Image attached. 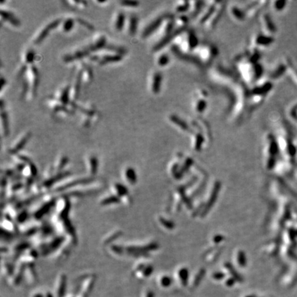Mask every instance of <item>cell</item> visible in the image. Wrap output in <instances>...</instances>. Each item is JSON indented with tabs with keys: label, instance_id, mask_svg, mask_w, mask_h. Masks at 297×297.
<instances>
[{
	"label": "cell",
	"instance_id": "15",
	"mask_svg": "<svg viewBox=\"0 0 297 297\" xmlns=\"http://www.w3.org/2000/svg\"><path fill=\"white\" fill-rule=\"evenodd\" d=\"M163 81L162 73L160 70H154L151 73L149 89L153 94H158L162 89Z\"/></svg>",
	"mask_w": 297,
	"mask_h": 297
},
{
	"label": "cell",
	"instance_id": "22",
	"mask_svg": "<svg viewBox=\"0 0 297 297\" xmlns=\"http://www.w3.org/2000/svg\"><path fill=\"white\" fill-rule=\"evenodd\" d=\"M24 278L29 285H33L37 281V274L34 264L25 266Z\"/></svg>",
	"mask_w": 297,
	"mask_h": 297
},
{
	"label": "cell",
	"instance_id": "25",
	"mask_svg": "<svg viewBox=\"0 0 297 297\" xmlns=\"http://www.w3.org/2000/svg\"><path fill=\"white\" fill-rule=\"evenodd\" d=\"M30 138V133L28 132L26 133L24 136H23V137H21L19 140H18L17 142L11 148L9 149L8 152L10 154H13V155H17L25 147V145L28 142Z\"/></svg>",
	"mask_w": 297,
	"mask_h": 297
},
{
	"label": "cell",
	"instance_id": "13",
	"mask_svg": "<svg viewBox=\"0 0 297 297\" xmlns=\"http://www.w3.org/2000/svg\"><path fill=\"white\" fill-rule=\"evenodd\" d=\"M67 288V275L61 273L56 276L53 293L54 297H64Z\"/></svg>",
	"mask_w": 297,
	"mask_h": 297
},
{
	"label": "cell",
	"instance_id": "51",
	"mask_svg": "<svg viewBox=\"0 0 297 297\" xmlns=\"http://www.w3.org/2000/svg\"><path fill=\"white\" fill-rule=\"evenodd\" d=\"M286 2L283 1H274L273 5V8L274 10L276 11H279L283 9V8L285 7V4Z\"/></svg>",
	"mask_w": 297,
	"mask_h": 297
},
{
	"label": "cell",
	"instance_id": "44",
	"mask_svg": "<svg viewBox=\"0 0 297 297\" xmlns=\"http://www.w3.org/2000/svg\"><path fill=\"white\" fill-rule=\"evenodd\" d=\"M1 119L2 121L1 122H2V126H3L4 136H8L9 133V123H8L7 112H6V111H4V110H1Z\"/></svg>",
	"mask_w": 297,
	"mask_h": 297
},
{
	"label": "cell",
	"instance_id": "48",
	"mask_svg": "<svg viewBox=\"0 0 297 297\" xmlns=\"http://www.w3.org/2000/svg\"><path fill=\"white\" fill-rule=\"evenodd\" d=\"M74 20L71 18H68L65 21L63 22V30L65 33H68L70 30H72L74 26Z\"/></svg>",
	"mask_w": 297,
	"mask_h": 297
},
{
	"label": "cell",
	"instance_id": "49",
	"mask_svg": "<svg viewBox=\"0 0 297 297\" xmlns=\"http://www.w3.org/2000/svg\"><path fill=\"white\" fill-rule=\"evenodd\" d=\"M27 217H28V213L26 210H22L19 213L17 214L15 217L16 221H17L19 223H24V221L26 220Z\"/></svg>",
	"mask_w": 297,
	"mask_h": 297
},
{
	"label": "cell",
	"instance_id": "7",
	"mask_svg": "<svg viewBox=\"0 0 297 297\" xmlns=\"http://www.w3.org/2000/svg\"><path fill=\"white\" fill-rule=\"evenodd\" d=\"M226 7V3L224 1H218L215 6L214 10L213 11L211 15L208 18V19L206 21V23L203 25L204 28L208 30H212L216 27L218 24L219 21H220L221 18L223 15L224 10Z\"/></svg>",
	"mask_w": 297,
	"mask_h": 297
},
{
	"label": "cell",
	"instance_id": "21",
	"mask_svg": "<svg viewBox=\"0 0 297 297\" xmlns=\"http://www.w3.org/2000/svg\"><path fill=\"white\" fill-rule=\"evenodd\" d=\"M61 21V19H56V20H54V21H52L50 24H47L44 29H42V30L40 31L39 34V35L37 36V37L35 38V39L34 40V43H35V44H39V43L41 42L42 41L47 37L50 32L53 30V29L55 28L59 24Z\"/></svg>",
	"mask_w": 297,
	"mask_h": 297
},
{
	"label": "cell",
	"instance_id": "12",
	"mask_svg": "<svg viewBox=\"0 0 297 297\" xmlns=\"http://www.w3.org/2000/svg\"><path fill=\"white\" fill-rule=\"evenodd\" d=\"M168 121L170 122L171 125L174 127L179 131L187 133H190L191 131V127H190L189 121H187L186 120L183 119L180 116L173 114H170L168 117Z\"/></svg>",
	"mask_w": 297,
	"mask_h": 297
},
{
	"label": "cell",
	"instance_id": "35",
	"mask_svg": "<svg viewBox=\"0 0 297 297\" xmlns=\"http://www.w3.org/2000/svg\"><path fill=\"white\" fill-rule=\"evenodd\" d=\"M22 175L24 176L26 179H29L30 178L35 177L37 173V167L34 163L32 162H28L26 166L24 167L23 170L21 171Z\"/></svg>",
	"mask_w": 297,
	"mask_h": 297
},
{
	"label": "cell",
	"instance_id": "11",
	"mask_svg": "<svg viewBox=\"0 0 297 297\" xmlns=\"http://www.w3.org/2000/svg\"><path fill=\"white\" fill-rule=\"evenodd\" d=\"M274 42V37L271 36L265 35L261 33L255 34L251 39L250 46L255 47L258 50L262 47H267L270 46Z\"/></svg>",
	"mask_w": 297,
	"mask_h": 297
},
{
	"label": "cell",
	"instance_id": "31",
	"mask_svg": "<svg viewBox=\"0 0 297 297\" xmlns=\"http://www.w3.org/2000/svg\"><path fill=\"white\" fill-rule=\"evenodd\" d=\"M190 1H176L173 5V15H183L187 14L189 9Z\"/></svg>",
	"mask_w": 297,
	"mask_h": 297
},
{
	"label": "cell",
	"instance_id": "3",
	"mask_svg": "<svg viewBox=\"0 0 297 297\" xmlns=\"http://www.w3.org/2000/svg\"><path fill=\"white\" fill-rule=\"evenodd\" d=\"M193 54L201 66H208L216 59L219 50L213 43L205 41L199 44Z\"/></svg>",
	"mask_w": 297,
	"mask_h": 297
},
{
	"label": "cell",
	"instance_id": "19",
	"mask_svg": "<svg viewBox=\"0 0 297 297\" xmlns=\"http://www.w3.org/2000/svg\"><path fill=\"white\" fill-rule=\"evenodd\" d=\"M37 251L33 248H28L19 257V262L26 265H33L38 257Z\"/></svg>",
	"mask_w": 297,
	"mask_h": 297
},
{
	"label": "cell",
	"instance_id": "2",
	"mask_svg": "<svg viewBox=\"0 0 297 297\" xmlns=\"http://www.w3.org/2000/svg\"><path fill=\"white\" fill-rule=\"evenodd\" d=\"M171 42L172 48L178 53L187 54H193L200 44L196 33L189 28L177 34Z\"/></svg>",
	"mask_w": 297,
	"mask_h": 297
},
{
	"label": "cell",
	"instance_id": "37",
	"mask_svg": "<svg viewBox=\"0 0 297 297\" xmlns=\"http://www.w3.org/2000/svg\"><path fill=\"white\" fill-rule=\"evenodd\" d=\"M68 158L66 156H61L56 160V162L54 163V167H53V171L55 173H59L62 172V170L64 169L65 165H67L68 162Z\"/></svg>",
	"mask_w": 297,
	"mask_h": 297
},
{
	"label": "cell",
	"instance_id": "40",
	"mask_svg": "<svg viewBox=\"0 0 297 297\" xmlns=\"http://www.w3.org/2000/svg\"><path fill=\"white\" fill-rule=\"evenodd\" d=\"M39 230V226L37 224H34V223H29L28 224V226L26 225L24 226V228H22L21 233H23L25 235H32L37 233Z\"/></svg>",
	"mask_w": 297,
	"mask_h": 297
},
{
	"label": "cell",
	"instance_id": "47",
	"mask_svg": "<svg viewBox=\"0 0 297 297\" xmlns=\"http://www.w3.org/2000/svg\"><path fill=\"white\" fill-rule=\"evenodd\" d=\"M35 52L33 50V49H28L27 50L26 55H25V61H26V63H28V64H30V63H33L35 61Z\"/></svg>",
	"mask_w": 297,
	"mask_h": 297
},
{
	"label": "cell",
	"instance_id": "32",
	"mask_svg": "<svg viewBox=\"0 0 297 297\" xmlns=\"http://www.w3.org/2000/svg\"><path fill=\"white\" fill-rule=\"evenodd\" d=\"M121 201V199L112 193L107 195V196H103V198H101V199H100L99 201V204L100 205L102 206H108L111 205L117 204L120 203Z\"/></svg>",
	"mask_w": 297,
	"mask_h": 297
},
{
	"label": "cell",
	"instance_id": "38",
	"mask_svg": "<svg viewBox=\"0 0 297 297\" xmlns=\"http://www.w3.org/2000/svg\"><path fill=\"white\" fill-rule=\"evenodd\" d=\"M30 72L32 76V91L33 93L35 94L39 85V72L35 65H32Z\"/></svg>",
	"mask_w": 297,
	"mask_h": 297
},
{
	"label": "cell",
	"instance_id": "10",
	"mask_svg": "<svg viewBox=\"0 0 297 297\" xmlns=\"http://www.w3.org/2000/svg\"><path fill=\"white\" fill-rule=\"evenodd\" d=\"M260 26L261 33L265 35L273 37L276 32V27L270 15L266 13L260 14Z\"/></svg>",
	"mask_w": 297,
	"mask_h": 297
},
{
	"label": "cell",
	"instance_id": "46",
	"mask_svg": "<svg viewBox=\"0 0 297 297\" xmlns=\"http://www.w3.org/2000/svg\"><path fill=\"white\" fill-rule=\"evenodd\" d=\"M285 70V67L283 65H278V67L276 69H274L270 73V76L271 79H276L280 78V76L282 75L283 72Z\"/></svg>",
	"mask_w": 297,
	"mask_h": 297
},
{
	"label": "cell",
	"instance_id": "4",
	"mask_svg": "<svg viewBox=\"0 0 297 297\" xmlns=\"http://www.w3.org/2000/svg\"><path fill=\"white\" fill-rule=\"evenodd\" d=\"M106 46H107L106 37L103 35L100 36L94 42H93L92 44L89 45L88 46L85 47V48L81 50L76 51L72 54L65 55L64 58H63V61L65 62L68 63L75 61L76 59H82L86 56L89 55L92 52L98 50L103 48V47H105Z\"/></svg>",
	"mask_w": 297,
	"mask_h": 297
},
{
	"label": "cell",
	"instance_id": "18",
	"mask_svg": "<svg viewBox=\"0 0 297 297\" xmlns=\"http://www.w3.org/2000/svg\"><path fill=\"white\" fill-rule=\"evenodd\" d=\"M228 13L230 17L235 22H244L246 19L245 10L235 4H232L228 7Z\"/></svg>",
	"mask_w": 297,
	"mask_h": 297
},
{
	"label": "cell",
	"instance_id": "57",
	"mask_svg": "<svg viewBox=\"0 0 297 297\" xmlns=\"http://www.w3.org/2000/svg\"><path fill=\"white\" fill-rule=\"evenodd\" d=\"M44 296L45 297H54L53 292H49V291L44 292Z\"/></svg>",
	"mask_w": 297,
	"mask_h": 297
},
{
	"label": "cell",
	"instance_id": "5",
	"mask_svg": "<svg viewBox=\"0 0 297 297\" xmlns=\"http://www.w3.org/2000/svg\"><path fill=\"white\" fill-rule=\"evenodd\" d=\"M92 180L90 177H68L61 180L54 185V191L59 193L65 190H71L78 186L89 183Z\"/></svg>",
	"mask_w": 297,
	"mask_h": 297
},
{
	"label": "cell",
	"instance_id": "56",
	"mask_svg": "<svg viewBox=\"0 0 297 297\" xmlns=\"http://www.w3.org/2000/svg\"><path fill=\"white\" fill-rule=\"evenodd\" d=\"M144 297H154V294L152 291L151 290H148L145 292Z\"/></svg>",
	"mask_w": 297,
	"mask_h": 297
},
{
	"label": "cell",
	"instance_id": "16",
	"mask_svg": "<svg viewBox=\"0 0 297 297\" xmlns=\"http://www.w3.org/2000/svg\"><path fill=\"white\" fill-rule=\"evenodd\" d=\"M268 3L267 1H254L252 2L250 4L245 8V13H246V19H253L257 16H259V13L261 12L266 5Z\"/></svg>",
	"mask_w": 297,
	"mask_h": 297
},
{
	"label": "cell",
	"instance_id": "43",
	"mask_svg": "<svg viewBox=\"0 0 297 297\" xmlns=\"http://www.w3.org/2000/svg\"><path fill=\"white\" fill-rule=\"evenodd\" d=\"M124 20H125V16L124 13L120 12L116 15V19L115 20V28L118 31H121L123 29Z\"/></svg>",
	"mask_w": 297,
	"mask_h": 297
},
{
	"label": "cell",
	"instance_id": "58",
	"mask_svg": "<svg viewBox=\"0 0 297 297\" xmlns=\"http://www.w3.org/2000/svg\"><path fill=\"white\" fill-rule=\"evenodd\" d=\"M6 81L5 80V79H4L3 76H1V90L3 89L4 85H6Z\"/></svg>",
	"mask_w": 297,
	"mask_h": 297
},
{
	"label": "cell",
	"instance_id": "54",
	"mask_svg": "<svg viewBox=\"0 0 297 297\" xmlns=\"http://www.w3.org/2000/svg\"><path fill=\"white\" fill-rule=\"evenodd\" d=\"M30 297H45L44 292L41 291H34L31 293Z\"/></svg>",
	"mask_w": 297,
	"mask_h": 297
},
{
	"label": "cell",
	"instance_id": "33",
	"mask_svg": "<svg viewBox=\"0 0 297 297\" xmlns=\"http://www.w3.org/2000/svg\"><path fill=\"white\" fill-rule=\"evenodd\" d=\"M171 56L167 52H161L156 58V64L160 67H165L171 63Z\"/></svg>",
	"mask_w": 297,
	"mask_h": 297
},
{
	"label": "cell",
	"instance_id": "42",
	"mask_svg": "<svg viewBox=\"0 0 297 297\" xmlns=\"http://www.w3.org/2000/svg\"><path fill=\"white\" fill-rule=\"evenodd\" d=\"M138 25V17L136 15H133L130 18L129 22V33L130 35H134L136 33Z\"/></svg>",
	"mask_w": 297,
	"mask_h": 297
},
{
	"label": "cell",
	"instance_id": "36",
	"mask_svg": "<svg viewBox=\"0 0 297 297\" xmlns=\"http://www.w3.org/2000/svg\"><path fill=\"white\" fill-rule=\"evenodd\" d=\"M109 247V250H110V253L112 254V255H114V257H121L122 256H124V255H126V252L125 249H124V246H122L121 245L117 244H112L110 245Z\"/></svg>",
	"mask_w": 297,
	"mask_h": 297
},
{
	"label": "cell",
	"instance_id": "50",
	"mask_svg": "<svg viewBox=\"0 0 297 297\" xmlns=\"http://www.w3.org/2000/svg\"><path fill=\"white\" fill-rule=\"evenodd\" d=\"M121 4L122 6H127V7L130 8H136L139 6V1H122Z\"/></svg>",
	"mask_w": 297,
	"mask_h": 297
},
{
	"label": "cell",
	"instance_id": "8",
	"mask_svg": "<svg viewBox=\"0 0 297 297\" xmlns=\"http://www.w3.org/2000/svg\"><path fill=\"white\" fill-rule=\"evenodd\" d=\"M96 277L94 274L86 276L81 281L80 287L75 297H89L94 289Z\"/></svg>",
	"mask_w": 297,
	"mask_h": 297
},
{
	"label": "cell",
	"instance_id": "53",
	"mask_svg": "<svg viewBox=\"0 0 297 297\" xmlns=\"http://www.w3.org/2000/svg\"><path fill=\"white\" fill-rule=\"evenodd\" d=\"M77 20H78L79 23H80L81 24H82V25H83V26H85L87 28L90 29V30H93L92 26V25H90V24H88V22L84 21V20L82 19H79H79H77Z\"/></svg>",
	"mask_w": 297,
	"mask_h": 297
},
{
	"label": "cell",
	"instance_id": "27",
	"mask_svg": "<svg viewBox=\"0 0 297 297\" xmlns=\"http://www.w3.org/2000/svg\"><path fill=\"white\" fill-rule=\"evenodd\" d=\"M54 204V201L53 200V199L52 198L49 199L48 200L46 201V202L43 203L42 204L35 210V212L34 213V216H35L36 219L41 218V217H42L45 214L47 213L51 209V208L53 207Z\"/></svg>",
	"mask_w": 297,
	"mask_h": 297
},
{
	"label": "cell",
	"instance_id": "39",
	"mask_svg": "<svg viewBox=\"0 0 297 297\" xmlns=\"http://www.w3.org/2000/svg\"><path fill=\"white\" fill-rule=\"evenodd\" d=\"M15 266H13L12 264H10L9 261H2L1 263V273L4 274V276L5 277H7L8 278L10 277L11 274H12L13 270H14Z\"/></svg>",
	"mask_w": 297,
	"mask_h": 297
},
{
	"label": "cell",
	"instance_id": "24",
	"mask_svg": "<svg viewBox=\"0 0 297 297\" xmlns=\"http://www.w3.org/2000/svg\"><path fill=\"white\" fill-rule=\"evenodd\" d=\"M122 56L121 54H106L105 56H103L101 58H99L97 56H94L92 58V59L94 61H98V62L101 65L107 64L110 63H115L120 61L122 59Z\"/></svg>",
	"mask_w": 297,
	"mask_h": 297
},
{
	"label": "cell",
	"instance_id": "45",
	"mask_svg": "<svg viewBox=\"0 0 297 297\" xmlns=\"http://www.w3.org/2000/svg\"><path fill=\"white\" fill-rule=\"evenodd\" d=\"M69 90H70V87L67 86V87H65L64 89L61 90L59 100L61 101V103H62V105H66L65 104H67L69 103Z\"/></svg>",
	"mask_w": 297,
	"mask_h": 297
},
{
	"label": "cell",
	"instance_id": "30",
	"mask_svg": "<svg viewBox=\"0 0 297 297\" xmlns=\"http://www.w3.org/2000/svg\"><path fill=\"white\" fill-rule=\"evenodd\" d=\"M122 177H123L124 180L127 183H128L130 185H133L136 183L137 178L135 170L131 167H125L122 171Z\"/></svg>",
	"mask_w": 297,
	"mask_h": 297
},
{
	"label": "cell",
	"instance_id": "60",
	"mask_svg": "<svg viewBox=\"0 0 297 297\" xmlns=\"http://www.w3.org/2000/svg\"><path fill=\"white\" fill-rule=\"evenodd\" d=\"M247 297H255V296H247Z\"/></svg>",
	"mask_w": 297,
	"mask_h": 297
},
{
	"label": "cell",
	"instance_id": "20",
	"mask_svg": "<svg viewBox=\"0 0 297 297\" xmlns=\"http://www.w3.org/2000/svg\"><path fill=\"white\" fill-rule=\"evenodd\" d=\"M56 215L59 216H68L70 210V203L68 199L66 198H60L56 203Z\"/></svg>",
	"mask_w": 297,
	"mask_h": 297
},
{
	"label": "cell",
	"instance_id": "52",
	"mask_svg": "<svg viewBox=\"0 0 297 297\" xmlns=\"http://www.w3.org/2000/svg\"><path fill=\"white\" fill-rule=\"evenodd\" d=\"M121 201L126 206L130 204L131 203V199L130 198V196H129V194L127 195V196H124L123 198H122L121 199Z\"/></svg>",
	"mask_w": 297,
	"mask_h": 297
},
{
	"label": "cell",
	"instance_id": "41",
	"mask_svg": "<svg viewBox=\"0 0 297 297\" xmlns=\"http://www.w3.org/2000/svg\"><path fill=\"white\" fill-rule=\"evenodd\" d=\"M1 225L2 228H4V230L7 231V232H14L16 229L15 225L13 223L12 218L10 216L8 217V215H6L5 219L2 220Z\"/></svg>",
	"mask_w": 297,
	"mask_h": 297
},
{
	"label": "cell",
	"instance_id": "6",
	"mask_svg": "<svg viewBox=\"0 0 297 297\" xmlns=\"http://www.w3.org/2000/svg\"><path fill=\"white\" fill-rule=\"evenodd\" d=\"M209 97L208 92L205 89L197 90L195 92L192 101V109L198 115L202 114L208 106V99Z\"/></svg>",
	"mask_w": 297,
	"mask_h": 297
},
{
	"label": "cell",
	"instance_id": "59",
	"mask_svg": "<svg viewBox=\"0 0 297 297\" xmlns=\"http://www.w3.org/2000/svg\"><path fill=\"white\" fill-rule=\"evenodd\" d=\"M64 297H75V296L72 295V294H68V295L65 296H64Z\"/></svg>",
	"mask_w": 297,
	"mask_h": 297
},
{
	"label": "cell",
	"instance_id": "26",
	"mask_svg": "<svg viewBox=\"0 0 297 297\" xmlns=\"http://www.w3.org/2000/svg\"><path fill=\"white\" fill-rule=\"evenodd\" d=\"M98 159L95 156H90L87 158V160H86V167H87V171L90 177L96 175L97 171H98Z\"/></svg>",
	"mask_w": 297,
	"mask_h": 297
},
{
	"label": "cell",
	"instance_id": "9",
	"mask_svg": "<svg viewBox=\"0 0 297 297\" xmlns=\"http://www.w3.org/2000/svg\"><path fill=\"white\" fill-rule=\"evenodd\" d=\"M169 13L164 12L160 13V15L156 16L153 20H151L150 23L145 27L144 30L142 31V37L147 38L155 33L157 31L158 29L160 28L161 24H162V22L164 21L165 18L169 15Z\"/></svg>",
	"mask_w": 297,
	"mask_h": 297
},
{
	"label": "cell",
	"instance_id": "29",
	"mask_svg": "<svg viewBox=\"0 0 297 297\" xmlns=\"http://www.w3.org/2000/svg\"><path fill=\"white\" fill-rule=\"evenodd\" d=\"M111 191L118 198L121 199L124 196L128 195V189L125 186L120 182H114L111 186Z\"/></svg>",
	"mask_w": 297,
	"mask_h": 297
},
{
	"label": "cell",
	"instance_id": "28",
	"mask_svg": "<svg viewBox=\"0 0 297 297\" xmlns=\"http://www.w3.org/2000/svg\"><path fill=\"white\" fill-rule=\"evenodd\" d=\"M122 235V231L120 229H116L110 232L103 237L102 240V244L105 246H109L110 245L114 244V241H116L119 237Z\"/></svg>",
	"mask_w": 297,
	"mask_h": 297
},
{
	"label": "cell",
	"instance_id": "14",
	"mask_svg": "<svg viewBox=\"0 0 297 297\" xmlns=\"http://www.w3.org/2000/svg\"><path fill=\"white\" fill-rule=\"evenodd\" d=\"M217 3V1H211L205 3V5L203 7L202 10L199 13V14L196 17V19H195L196 23L198 25L204 24L206 21L208 19V18L210 17V16L211 15Z\"/></svg>",
	"mask_w": 297,
	"mask_h": 297
},
{
	"label": "cell",
	"instance_id": "23",
	"mask_svg": "<svg viewBox=\"0 0 297 297\" xmlns=\"http://www.w3.org/2000/svg\"><path fill=\"white\" fill-rule=\"evenodd\" d=\"M205 5V2L201 1H190L189 9L188 10L187 15L190 17V19H196L199 13L202 10Z\"/></svg>",
	"mask_w": 297,
	"mask_h": 297
},
{
	"label": "cell",
	"instance_id": "34",
	"mask_svg": "<svg viewBox=\"0 0 297 297\" xmlns=\"http://www.w3.org/2000/svg\"><path fill=\"white\" fill-rule=\"evenodd\" d=\"M1 16L2 19H4V21H8L9 23H10L13 26H19L21 25V22H20L19 20L17 17H15V16L12 13L9 12L8 10H1Z\"/></svg>",
	"mask_w": 297,
	"mask_h": 297
},
{
	"label": "cell",
	"instance_id": "55",
	"mask_svg": "<svg viewBox=\"0 0 297 297\" xmlns=\"http://www.w3.org/2000/svg\"><path fill=\"white\" fill-rule=\"evenodd\" d=\"M161 283H162V285L164 287H167L168 285L170 284V280L167 277H164V278H162V281H161Z\"/></svg>",
	"mask_w": 297,
	"mask_h": 297
},
{
	"label": "cell",
	"instance_id": "17",
	"mask_svg": "<svg viewBox=\"0 0 297 297\" xmlns=\"http://www.w3.org/2000/svg\"><path fill=\"white\" fill-rule=\"evenodd\" d=\"M24 268L25 265L20 262L15 266L12 274L8 278V282L10 286L17 287L21 283L22 278H24Z\"/></svg>",
	"mask_w": 297,
	"mask_h": 297
},
{
	"label": "cell",
	"instance_id": "1",
	"mask_svg": "<svg viewBox=\"0 0 297 297\" xmlns=\"http://www.w3.org/2000/svg\"><path fill=\"white\" fill-rule=\"evenodd\" d=\"M235 65L239 78L246 85H255L261 80L264 74V67L259 62L235 59Z\"/></svg>",
	"mask_w": 297,
	"mask_h": 297
}]
</instances>
